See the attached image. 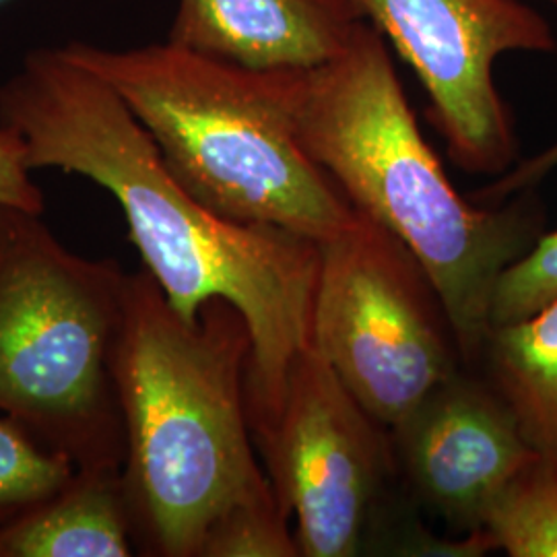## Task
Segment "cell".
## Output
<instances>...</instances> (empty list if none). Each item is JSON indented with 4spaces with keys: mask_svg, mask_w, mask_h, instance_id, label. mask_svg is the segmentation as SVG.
I'll list each match as a JSON object with an SVG mask.
<instances>
[{
    "mask_svg": "<svg viewBox=\"0 0 557 557\" xmlns=\"http://www.w3.org/2000/svg\"><path fill=\"white\" fill-rule=\"evenodd\" d=\"M312 343L386 430L467 368L432 278L403 242L361 213L320 244Z\"/></svg>",
    "mask_w": 557,
    "mask_h": 557,
    "instance_id": "6",
    "label": "cell"
},
{
    "mask_svg": "<svg viewBox=\"0 0 557 557\" xmlns=\"http://www.w3.org/2000/svg\"><path fill=\"white\" fill-rule=\"evenodd\" d=\"M41 215L0 207V416L75 469H122L112 351L128 273L75 255Z\"/></svg>",
    "mask_w": 557,
    "mask_h": 557,
    "instance_id": "5",
    "label": "cell"
},
{
    "mask_svg": "<svg viewBox=\"0 0 557 557\" xmlns=\"http://www.w3.org/2000/svg\"><path fill=\"white\" fill-rule=\"evenodd\" d=\"M393 460L421 506L475 535L499 492L537 455L498 391L462 368L388 428Z\"/></svg>",
    "mask_w": 557,
    "mask_h": 557,
    "instance_id": "9",
    "label": "cell"
},
{
    "mask_svg": "<svg viewBox=\"0 0 557 557\" xmlns=\"http://www.w3.org/2000/svg\"><path fill=\"white\" fill-rule=\"evenodd\" d=\"M156 143L168 172L225 220L273 225L317 244L358 220L299 145L271 71H250L172 41L131 48L71 41Z\"/></svg>",
    "mask_w": 557,
    "mask_h": 557,
    "instance_id": "4",
    "label": "cell"
},
{
    "mask_svg": "<svg viewBox=\"0 0 557 557\" xmlns=\"http://www.w3.org/2000/svg\"><path fill=\"white\" fill-rule=\"evenodd\" d=\"M541 460L557 467V299L533 317L494 326L478 366Z\"/></svg>",
    "mask_w": 557,
    "mask_h": 557,
    "instance_id": "12",
    "label": "cell"
},
{
    "mask_svg": "<svg viewBox=\"0 0 557 557\" xmlns=\"http://www.w3.org/2000/svg\"><path fill=\"white\" fill-rule=\"evenodd\" d=\"M4 2H9V0H0V4H4Z\"/></svg>",
    "mask_w": 557,
    "mask_h": 557,
    "instance_id": "19",
    "label": "cell"
},
{
    "mask_svg": "<svg viewBox=\"0 0 557 557\" xmlns=\"http://www.w3.org/2000/svg\"><path fill=\"white\" fill-rule=\"evenodd\" d=\"M73 473L69 458L44 448L13 419L0 416V524L59 492Z\"/></svg>",
    "mask_w": 557,
    "mask_h": 557,
    "instance_id": "14",
    "label": "cell"
},
{
    "mask_svg": "<svg viewBox=\"0 0 557 557\" xmlns=\"http://www.w3.org/2000/svg\"><path fill=\"white\" fill-rule=\"evenodd\" d=\"M552 2H556V4H557V0H552Z\"/></svg>",
    "mask_w": 557,
    "mask_h": 557,
    "instance_id": "20",
    "label": "cell"
},
{
    "mask_svg": "<svg viewBox=\"0 0 557 557\" xmlns=\"http://www.w3.org/2000/svg\"><path fill=\"white\" fill-rule=\"evenodd\" d=\"M250 354L232 304L213 299L197 320L182 319L145 269L128 273L112 376L140 556L200 557L223 518L275 494L248 418Z\"/></svg>",
    "mask_w": 557,
    "mask_h": 557,
    "instance_id": "3",
    "label": "cell"
},
{
    "mask_svg": "<svg viewBox=\"0 0 557 557\" xmlns=\"http://www.w3.org/2000/svg\"><path fill=\"white\" fill-rule=\"evenodd\" d=\"M395 46L428 94V119L453 163L498 176L515 168L517 135L494 81L508 52L556 50L554 29L522 0H351Z\"/></svg>",
    "mask_w": 557,
    "mask_h": 557,
    "instance_id": "8",
    "label": "cell"
},
{
    "mask_svg": "<svg viewBox=\"0 0 557 557\" xmlns=\"http://www.w3.org/2000/svg\"><path fill=\"white\" fill-rule=\"evenodd\" d=\"M122 469H75L59 492L0 524V557H128Z\"/></svg>",
    "mask_w": 557,
    "mask_h": 557,
    "instance_id": "11",
    "label": "cell"
},
{
    "mask_svg": "<svg viewBox=\"0 0 557 557\" xmlns=\"http://www.w3.org/2000/svg\"><path fill=\"white\" fill-rule=\"evenodd\" d=\"M361 20L351 0H178L168 41L250 71L335 59Z\"/></svg>",
    "mask_w": 557,
    "mask_h": 557,
    "instance_id": "10",
    "label": "cell"
},
{
    "mask_svg": "<svg viewBox=\"0 0 557 557\" xmlns=\"http://www.w3.org/2000/svg\"><path fill=\"white\" fill-rule=\"evenodd\" d=\"M0 124L32 170L91 180L119 202L143 269L182 319L232 304L250 331V423L269 416L289 363L312 345L320 244L273 225L225 220L168 172L119 94L64 48H34L0 85Z\"/></svg>",
    "mask_w": 557,
    "mask_h": 557,
    "instance_id": "1",
    "label": "cell"
},
{
    "mask_svg": "<svg viewBox=\"0 0 557 557\" xmlns=\"http://www.w3.org/2000/svg\"><path fill=\"white\" fill-rule=\"evenodd\" d=\"M557 168V143L549 149L541 151L531 160L517 163L512 170L502 174V178L490 184L485 190H479L478 199L485 200L490 205H498L502 200L512 199L524 190H531L537 182L545 178L549 172Z\"/></svg>",
    "mask_w": 557,
    "mask_h": 557,
    "instance_id": "18",
    "label": "cell"
},
{
    "mask_svg": "<svg viewBox=\"0 0 557 557\" xmlns=\"http://www.w3.org/2000/svg\"><path fill=\"white\" fill-rule=\"evenodd\" d=\"M485 549L557 557V467L535 458L494 499L481 531Z\"/></svg>",
    "mask_w": 557,
    "mask_h": 557,
    "instance_id": "13",
    "label": "cell"
},
{
    "mask_svg": "<svg viewBox=\"0 0 557 557\" xmlns=\"http://www.w3.org/2000/svg\"><path fill=\"white\" fill-rule=\"evenodd\" d=\"M557 299V230L535 244L499 275L492 298V329L529 319Z\"/></svg>",
    "mask_w": 557,
    "mask_h": 557,
    "instance_id": "16",
    "label": "cell"
},
{
    "mask_svg": "<svg viewBox=\"0 0 557 557\" xmlns=\"http://www.w3.org/2000/svg\"><path fill=\"white\" fill-rule=\"evenodd\" d=\"M271 73L301 149L354 209L419 260L473 370L492 331L499 275L535 244L543 225L531 190L502 207H475L458 195L419 131L386 38L368 21H359L335 59Z\"/></svg>",
    "mask_w": 557,
    "mask_h": 557,
    "instance_id": "2",
    "label": "cell"
},
{
    "mask_svg": "<svg viewBox=\"0 0 557 557\" xmlns=\"http://www.w3.org/2000/svg\"><path fill=\"white\" fill-rule=\"evenodd\" d=\"M299 556H358L388 469L391 436L341 382L314 343L289 363L275 409L250 423Z\"/></svg>",
    "mask_w": 557,
    "mask_h": 557,
    "instance_id": "7",
    "label": "cell"
},
{
    "mask_svg": "<svg viewBox=\"0 0 557 557\" xmlns=\"http://www.w3.org/2000/svg\"><path fill=\"white\" fill-rule=\"evenodd\" d=\"M32 172L20 135L0 124V207L44 213V193Z\"/></svg>",
    "mask_w": 557,
    "mask_h": 557,
    "instance_id": "17",
    "label": "cell"
},
{
    "mask_svg": "<svg viewBox=\"0 0 557 557\" xmlns=\"http://www.w3.org/2000/svg\"><path fill=\"white\" fill-rule=\"evenodd\" d=\"M289 512L277 494L242 506L223 518L205 541L200 557H298Z\"/></svg>",
    "mask_w": 557,
    "mask_h": 557,
    "instance_id": "15",
    "label": "cell"
}]
</instances>
